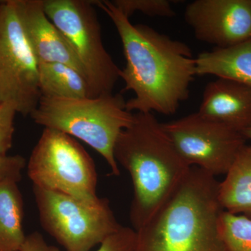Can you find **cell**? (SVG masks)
I'll use <instances>...</instances> for the list:
<instances>
[{
  "label": "cell",
  "mask_w": 251,
  "mask_h": 251,
  "mask_svg": "<svg viewBox=\"0 0 251 251\" xmlns=\"http://www.w3.org/2000/svg\"><path fill=\"white\" fill-rule=\"evenodd\" d=\"M116 28L126 66L120 77L125 91L134 92L127 100L130 112L171 115L189 97L196 74L191 48L146 25H133L111 1H94Z\"/></svg>",
  "instance_id": "obj_1"
},
{
  "label": "cell",
  "mask_w": 251,
  "mask_h": 251,
  "mask_svg": "<svg viewBox=\"0 0 251 251\" xmlns=\"http://www.w3.org/2000/svg\"><path fill=\"white\" fill-rule=\"evenodd\" d=\"M114 156L131 178L130 220L135 231L170 199L191 168L153 113L134 112L133 123L117 138Z\"/></svg>",
  "instance_id": "obj_2"
},
{
  "label": "cell",
  "mask_w": 251,
  "mask_h": 251,
  "mask_svg": "<svg viewBox=\"0 0 251 251\" xmlns=\"http://www.w3.org/2000/svg\"><path fill=\"white\" fill-rule=\"evenodd\" d=\"M219 185L216 176L191 167L170 199L135 230L134 251H226Z\"/></svg>",
  "instance_id": "obj_3"
},
{
  "label": "cell",
  "mask_w": 251,
  "mask_h": 251,
  "mask_svg": "<svg viewBox=\"0 0 251 251\" xmlns=\"http://www.w3.org/2000/svg\"><path fill=\"white\" fill-rule=\"evenodd\" d=\"M122 94L95 98L62 99L41 97L30 117L44 128L76 138L103 157L112 174L120 171L114 148L120 133L132 125L134 113L128 111Z\"/></svg>",
  "instance_id": "obj_4"
},
{
  "label": "cell",
  "mask_w": 251,
  "mask_h": 251,
  "mask_svg": "<svg viewBox=\"0 0 251 251\" xmlns=\"http://www.w3.org/2000/svg\"><path fill=\"white\" fill-rule=\"evenodd\" d=\"M27 166L33 186L67 195L92 207L108 202L97 196V173L92 157L66 133L44 128Z\"/></svg>",
  "instance_id": "obj_5"
},
{
  "label": "cell",
  "mask_w": 251,
  "mask_h": 251,
  "mask_svg": "<svg viewBox=\"0 0 251 251\" xmlns=\"http://www.w3.org/2000/svg\"><path fill=\"white\" fill-rule=\"evenodd\" d=\"M49 19L62 31L80 61L89 98L112 94L121 69L105 49L94 1L43 0Z\"/></svg>",
  "instance_id": "obj_6"
},
{
  "label": "cell",
  "mask_w": 251,
  "mask_h": 251,
  "mask_svg": "<svg viewBox=\"0 0 251 251\" xmlns=\"http://www.w3.org/2000/svg\"><path fill=\"white\" fill-rule=\"evenodd\" d=\"M33 192L43 228L66 251H90L121 227L108 202L92 207L37 186Z\"/></svg>",
  "instance_id": "obj_7"
},
{
  "label": "cell",
  "mask_w": 251,
  "mask_h": 251,
  "mask_svg": "<svg viewBox=\"0 0 251 251\" xmlns=\"http://www.w3.org/2000/svg\"><path fill=\"white\" fill-rule=\"evenodd\" d=\"M41 97L38 62L23 32L13 0L0 1V103L30 116Z\"/></svg>",
  "instance_id": "obj_8"
},
{
  "label": "cell",
  "mask_w": 251,
  "mask_h": 251,
  "mask_svg": "<svg viewBox=\"0 0 251 251\" xmlns=\"http://www.w3.org/2000/svg\"><path fill=\"white\" fill-rule=\"evenodd\" d=\"M176 151L191 167L216 176L226 174L246 145L240 132L198 112L161 123Z\"/></svg>",
  "instance_id": "obj_9"
},
{
  "label": "cell",
  "mask_w": 251,
  "mask_h": 251,
  "mask_svg": "<svg viewBox=\"0 0 251 251\" xmlns=\"http://www.w3.org/2000/svg\"><path fill=\"white\" fill-rule=\"evenodd\" d=\"M184 19L198 41L230 47L251 38V0H195Z\"/></svg>",
  "instance_id": "obj_10"
},
{
  "label": "cell",
  "mask_w": 251,
  "mask_h": 251,
  "mask_svg": "<svg viewBox=\"0 0 251 251\" xmlns=\"http://www.w3.org/2000/svg\"><path fill=\"white\" fill-rule=\"evenodd\" d=\"M13 1L23 32L37 62L67 64L85 77L80 61L69 41L46 15L44 1Z\"/></svg>",
  "instance_id": "obj_11"
},
{
  "label": "cell",
  "mask_w": 251,
  "mask_h": 251,
  "mask_svg": "<svg viewBox=\"0 0 251 251\" xmlns=\"http://www.w3.org/2000/svg\"><path fill=\"white\" fill-rule=\"evenodd\" d=\"M198 113L242 133L251 127V88L227 79L206 85Z\"/></svg>",
  "instance_id": "obj_12"
},
{
  "label": "cell",
  "mask_w": 251,
  "mask_h": 251,
  "mask_svg": "<svg viewBox=\"0 0 251 251\" xmlns=\"http://www.w3.org/2000/svg\"><path fill=\"white\" fill-rule=\"evenodd\" d=\"M196 61L197 75H214L251 88V38L230 47L201 52Z\"/></svg>",
  "instance_id": "obj_13"
},
{
  "label": "cell",
  "mask_w": 251,
  "mask_h": 251,
  "mask_svg": "<svg viewBox=\"0 0 251 251\" xmlns=\"http://www.w3.org/2000/svg\"><path fill=\"white\" fill-rule=\"evenodd\" d=\"M226 175L218 192L223 210L251 219V146L241 150Z\"/></svg>",
  "instance_id": "obj_14"
},
{
  "label": "cell",
  "mask_w": 251,
  "mask_h": 251,
  "mask_svg": "<svg viewBox=\"0 0 251 251\" xmlns=\"http://www.w3.org/2000/svg\"><path fill=\"white\" fill-rule=\"evenodd\" d=\"M24 203L18 183L0 181V251H20L26 235L23 230Z\"/></svg>",
  "instance_id": "obj_15"
},
{
  "label": "cell",
  "mask_w": 251,
  "mask_h": 251,
  "mask_svg": "<svg viewBox=\"0 0 251 251\" xmlns=\"http://www.w3.org/2000/svg\"><path fill=\"white\" fill-rule=\"evenodd\" d=\"M41 97L62 99L89 97L85 77L75 68L58 62L38 63Z\"/></svg>",
  "instance_id": "obj_16"
},
{
  "label": "cell",
  "mask_w": 251,
  "mask_h": 251,
  "mask_svg": "<svg viewBox=\"0 0 251 251\" xmlns=\"http://www.w3.org/2000/svg\"><path fill=\"white\" fill-rule=\"evenodd\" d=\"M220 232L226 251H251V219L223 211Z\"/></svg>",
  "instance_id": "obj_17"
},
{
  "label": "cell",
  "mask_w": 251,
  "mask_h": 251,
  "mask_svg": "<svg viewBox=\"0 0 251 251\" xmlns=\"http://www.w3.org/2000/svg\"><path fill=\"white\" fill-rule=\"evenodd\" d=\"M114 6L126 17L130 18L135 12L150 17H174L176 13L167 0H112Z\"/></svg>",
  "instance_id": "obj_18"
},
{
  "label": "cell",
  "mask_w": 251,
  "mask_h": 251,
  "mask_svg": "<svg viewBox=\"0 0 251 251\" xmlns=\"http://www.w3.org/2000/svg\"><path fill=\"white\" fill-rule=\"evenodd\" d=\"M16 109L9 104L0 105V154L6 155L12 148Z\"/></svg>",
  "instance_id": "obj_19"
},
{
  "label": "cell",
  "mask_w": 251,
  "mask_h": 251,
  "mask_svg": "<svg viewBox=\"0 0 251 251\" xmlns=\"http://www.w3.org/2000/svg\"><path fill=\"white\" fill-rule=\"evenodd\" d=\"M136 232L129 227L122 226L100 244L97 251H134Z\"/></svg>",
  "instance_id": "obj_20"
},
{
  "label": "cell",
  "mask_w": 251,
  "mask_h": 251,
  "mask_svg": "<svg viewBox=\"0 0 251 251\" xmlns=\"http://www.w3.org/2000/svg\"><path fill=\"white\" fill-rule=\"evenodd\" d=\"M26 165L25 158L21 155L0 154V181L9 180L18 184L22 179V172Z\"/></svg>",
  "instance_id": "obj_21"
},
{
  "label": "cell",
  "mask_w": 251,
  "mask_h": 251,
  "mask_svg": "<svg viewBox=\"0 0 251 251\" xmlns=\"http://www.w3.org/2000/svg\"><path fill=\"white\" fill-rule=\"evenodd\" d=\"M20 251H61L54 246L49 245L42 234L37 232L26 236Z\"/></svg>",
  "instance_id": "obj_22"
},
{
  "label": "cell",
  "mask_w": 251,
  "mask_h": 251,
  "mask_svg": "<svg viewBox=\"0 0 251 251\" xmlns=\"http://www.w3.org/2000/svg\"><path fill=\"white\" fill-rule=\"evenodd\" d=\"M242 133V135H244V138H246V140H251V128H247V129L244 130Z\"/></svg>",
  "instance_id": "obj_23"
},
{
  "label": "cell",
  "mask_w": 251,
  "mask_h": 251,
  "mask_svg": "<svg viewBox=\"0 0 251 251\" xmlns=\"http://www.w3.org/2000/svg\"><path fill=\"white\" fill-rule=\"evenodd\" d=\"M0 105H1V103H0Z\"/></svg>",
  "instance_id": "obj_24"
}]
</instances>
